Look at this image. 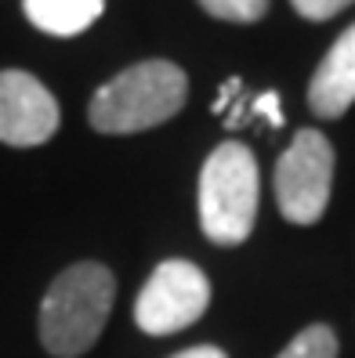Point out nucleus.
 <instances>
[{"label":"nucleus","mask_w":355,"mask_h":358,"mask_svg":"<svg viewBox=\"0 0 355 358\" xmlns=\"http://www.w3.org/2000/svg\"><path fill=\"white\" fill-rule=\"evenodd\" d=\"M185 98H189L185 73L174 62L149 58L102 83L91 98L88 120L102 134H138L178 116Z\"/></svg>","instance_id":"f257e3e1"},{"label":"nucleus","mask_w":355,"mask_h":358,"mask_svg":"<svg viewBox=\"0 0 355 358\" xmlns=\"http://www.w3.org/2000/svg\"><path fill=\"white\" fill-rule=\"evenodd\" d=\"M116 279L106 264L80 261L51 282L40 304V341L55 358H80L102 336L113 311Z\"/></svg>","instance_id":"f03ea898"},{"label":"nucleus","mask_w":355,"mask_h":358,"mask_svg":"<svg viewBox=\"0 0 355 358\" xmlns=\"http://www.w3.org/2000/svg\"><path fill=\"white\" fill-rule=\"evenodd\" d=\"M258 159L239 141H225L207 156L200 174V224L218 246H239L258 217Z\"/></svg>","instance_id":"7ed1b4c3"},{"label":"nucleus","mask_w":355,"mask_h":358,"mask_svg":"<svg viewBox=\"0 0 355 358\" xmlns=\"http://www.w3.org/2000/svg\"><path fill=\"white\" fill-rule=\"evenodd\" d=\"M333 145L319 131H298L290 149L276 163V203L294 224H316L330 203Z\"/></svg>","instance_id":"20e7f679"},{"label":"nucleus","mask_w":355,"mask_h":358,"mask_svg":"<svg viewBox=\"0 0 355 358\" xmlns=\"http://www.w3.org/2000/svg\"><path fill=\"white\" fill-rule=\"evenodd\" d=\"M211 304V282L189 261H163L134 304V322L141 333L167 336L193 326Z\"/></svg>","instance_id":"39448f33"},{"label":"nucleus","mask_w":355,"mask_h":358,"mask_svg":"<svg viewBox=\"0 0 355 358\" xmlns=\"http://www.w3.org/2000/svg\"><path fill=\"white\" fill-rule=\"evenodd\" d=\"M58 131V101L22 69L0 73V141L15 149L44 145Z\"/></svg>","instance_id":"423d86ee"},{"label":"nucleus","mask_w":355,"mask_h":358,"mask_svg":"<svg viewBox=\"0 0 355 358\" xmlns=\"http://www.w3.org/2000/svg\"><path fill=\"white\" fill-rule=\"evenodd\" d=\"M355 101V26H348L337 44L326 51L308 83V105L323 120H337Z\"/></svg>","instance_id":"0eeeda50"},{"label":"nucleus","mask_w":355,"mask_h":358,"mask_svg":"<svg viewBox=\"0 0 355 358\" xmlns=\"http://www.w3.org/2000/svg\"><path fill=\"white\" fill-rule=\"evenodd\" d=\"M26 18L51 36H80L88 26H95L106 0H22Z\"/></svg>","instance_id":"6e6552de"},{"label":"nucleus","mask_w":355,"mask_h":358,"mask_svg":"<svg viewBox=\"0 0 355 358\" xmlns=\"http://www.w3.org/2000/svg\"><path fill=\"white\" fill-rule=\"evenodd\" d=\"M279 358H337V336H333L330 326L316 322V326L301 329L294 341L279 351Z\"/></svg>","instance_id":"1a4fd4ad"},{"label":"nucleus","mask_w":355,"mask_h":358,"mask_svg":"<svg viewBox=\"0 0 355 358\" xmlns=\"http://www.w3.org/2000/svg\"><path fill=\"white\" fill-rule=\"evenodd\" d=\"M200 8L221 22H258L268 11V0H200Z\"/></svg>","instance_id":"9d476101"},{"label":"nucleus","mask_w":355,"mask_h":358,"mask_svg":"<svg viewBox=\"0 0 355 358\" xmlns=\"http://www.w3.org/2000/svg\"><path fill=\"white\" fill-rule=\"evenodd\" d=\"M290 4H294V11L301 18H308V22H326V18L344 11L348 4H355V0H290Z\"/></svg>","instance_id":"9b49d317"},{"label":"nucleus","mask_w":355,"mask_h":358,"mask_svg":"<svg viewBox=\"0 0 355 358\" xmlns=\"http://www.w3.org/2000/svg\"><path fill=\"white\" fill-rule=\"evenodd\" d=\"M250 113H261V116H268V123H272V127H283V116H279V94H276V91L261 94L254 105H250Z\"/></svg>","instance_id":"f8f14e48"},{"label":"nucleus","mask_w":355,"mask_h":358,"mask_svg":"<svg viewBox=\"0 0 355 358\" xmlns=\"http://www.w3.org/2000/svg\"><path fill=\"white\" fill-rule=\"evenodd\" d=\"M174 358H228V355H225L221 348H207V344H203V348H189V351H178Z\"/></svg>","instance_id":"ddd939ff"},{"label":"nucleus","mask_w":355,"mask_h":358,"mask_svg":"<svg viewBox=\"0 0 355 358\" xmlns=\"http://www.w3.org/2000/svg\"><path fill=\"white\" fill-rule=\"evenodd\" d=\"M236 91H239V80H228V83H225V87H221V98L214 101V113H221V109H225V105H228V98H232Z\"/></svg>","instance_id":"4468645a"}]
</instances>
